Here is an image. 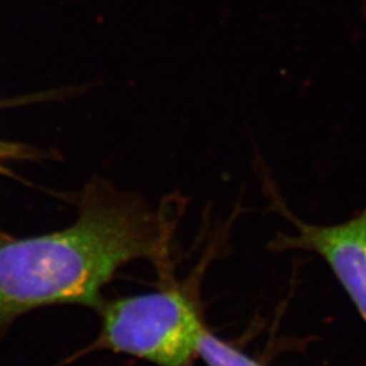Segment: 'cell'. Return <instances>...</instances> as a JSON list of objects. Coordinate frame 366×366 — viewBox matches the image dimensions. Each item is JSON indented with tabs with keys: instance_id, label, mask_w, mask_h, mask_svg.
<instances>
[{
	"instance_id": "6da1fadb",
	"label": "cell",
	"mask_w": 366,
	"mask_h": 366,
	"mask_svg": "<svg viewBox=\"0 0 366 366\" xmlns=\"http://www.w3.org/2000/svg\"><path fill=\"white\" fill-rule=\"evenodd\" d=\"M177 219L143 199L98 190L64 231L0 240V327L60 304L99 308L118 269L137 259L170 266Z\"/></svg>"
},
{
	"instance_id": "3957f363",
	"label": "cell",
	"mask_w": 366,
	"mask_h": 366,
	"mask_svg": "<svg viewBox=\"0 0 366 366\" xmlns=\"http://www.w3.org/2000/svg\"><path fill=\"white\" fill-rule=\"evenodd\" d=\"M270 198L273 209L288 219L296 228V234H277L269 249L274 252L305 249L320 255L366 323V207L347 222L314 225L292 214L284 201L273 192Z\"/></svg>"
},
{
	"instance_id": "277c9868",
	"label": "cell",
	"mask_w": 366,
	"mask_h": 366,
	"mask_svg": "<svg viewBox=\"0 0 366 366\" xmlns=\"http://www.w3.org/2000/svg\"><path fill=\"white\" fill-rule=\"evenodd\" d=\"M197 355L208 366H262L210 334L207 328L201 331L197 340Z\"/></svg>"
},
{
	"instance_id": "7a4b0ae2",
	"label": "cell",
	"mask_w": 366,
	"mask_h": 366,
	"mask_svg": "<svg viewBox=\"0 0 366 366\" xmlns=\"http://www.w3.org/2000/svg\"><path fill=\"white\" fill-rule=\"evenodd\" d=\"M98 346L159 366H189L204 330L193 293L184 284L104 302Z\"/></svg>"
}]
</instances>
